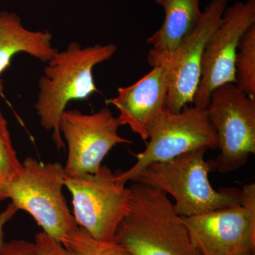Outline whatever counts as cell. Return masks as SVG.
I'll use <instances>...</instances> for the list:
<instances>
[{
    "mask_svg": "<svg viewBox=\"0 0 255 255\" xmlns=\"http://www.w3.org/2000/svg\"><path fill=\"white\" fill-rule=\"evenodd\" d=\"M129 189L128 212L114 241L130 255H200L169 195L140 183L133 182Z\"/></svg>",
    "mask_w": 255,
    "mask_h": 255,
    "instance_id": "cell-1",
    "label": "cell"
},
{
    "mask_svg": "<svg viewBox=\"0 0 255 255\" xmlns=\"http://www.w3.org/2000/svg\"><path fill=\"white\" fill-rule=\"evenodd\" d=\"M117 47L114 43L82 47L73 41L48 62L38 81L35 105L41 127L52 132L58 150L65 148L60 131L62 114L69 102L87 100L99 92L94 80V68L111 59Z\"/></svg>",
    "mask_w": 255,
    "mask_h": 255,
    "instance_id": "cell-2",
    "label": "cell"
},
{
    "mask_svg": "<svg viewBox=\"0 0 255 255\" xmlns=\"http://www.w3.org/2000/svg\"><path fill=\"white\" fill-rule=\"evenodd\" d=\"M208 149L186 152L164 162L147 165L132 179L164 191L174 198L176 212L192 217L236 206L241 201V189L211 186L209 174L216 170L214 159L206 160Z\"/></svg>",
    "mask_w": 255,
    "mask_h": 255,
    "instance_id": "cell-3",
    "label": "cell"
},
{
    "mask_svg": "<svg viewBox=\"0 0 255 255\" xmlns=\"http://www.w3.org/2000/svg\"><path fill=\"white\" fill-rule=\"evenodd\" d=\"M22 171L10 185L7 199L28 213L55 241L78 226L63 194L65 174L59 162L44 164L28 157Z\"/></svg>",
    "mask_w": 255,
    "mask_h": 255,
    "instance_id": "cell-4",
    "label": "cell"
},
{
    "mask_svg": "<svg viewBox=\"0 0 255 255\" xmlns=\"http://www.w3.org/2000/svg\"><path fill=\"white\" fill-rule=\"evenodd\" d=\"M126 184L106 165L95 173L65 177L77 225L96 239L113 241L130 206V189Z\"/></svg>",
    "mask_w": 255,
    "mask_h": 255,
    "instance_id": "cell-5",
    "label": "cell"
},
{
    "mask_svg": "<svg viewBox=\"0 0 255 255\" xmlns=\"http://www.w3.org/2000/svg\"><path fill=\"white\" fill-rule=\"evenodd\" d=\"M145 150L136 155L137 161L125 172H118L125 184L140 171L155 162H164L186 152L206 148L219 149L217 134L207 109L186 107L179 113L166 110L153 124Z\"/></svg>",
    "mask_w": 255,
    "mask_h": 255,
    "instance_id": "cell-6",
    "label": "cell"
},
{
    "mask_svg": "<svg viewBox=\"0 0 255 255\" xmlns=\"http://www.w3.org/2000/svg\"><path fill=\"white\" fill-rule=\"evenodd\" d=\"M206 109L219 140L216 170H238L255 153V100L236 84H225L211 94Z\"/></svg>",
    "mask_w": 255,
    "mask_h": 255,
    "instance_id": "cell-7",
    "label": "cell"
},
{
    "mask_svg": "<svg viewBox=\"0 0 255 255\" xmlns=\"http://www.w3.org/2000/svg\"><path fill=\"white\" fill-rule=\"evenodd\" d=\"M183 218L200 255H249L255 253V184L241 189L236 206Z\"/></svg>",
    "mask_w": 255,
    "mask_h": 255,
    "instance_id": "cell-8",
    "label": "cell"
},
{
    "mask_svg": "<svg viewBox=\"0 0 255 255\" xmlns=\"http://www.w3.org/2000/svg\"><path fill=\"white\" fill-rule=\"evenodd\" d=\"M121 127L109 107L90 114L79 110H65L61 116L60 131L68 145L64 167L65 177L95 173L106 155L118 144L132 140L119 135Z\"/></svg>",
    "mask_w": 255,
    "mask_h": 255,
    "instance_id": "cell-9",
    "label": "cell"
},
{
    "mask_svg": "<svg viewBox=\"0 0 255 255\" xmlns=\"http://www.w3.org/2000/svg\"><path fill=\"white\" fill-rule=\"evenodd\" d=\"M254 24L255 0L238 1L225 10L221 22L204 49L200 82L193 101L195 107L207 108L215 89L225 84H236L238 46L242 37Z\"/></svg>",
    "mask_w": 255,
    "mask_h": 255,
    "instance_id": "cell-10",
    "label": "cell"
},
{
    "mask_svg": "<svg viewBox=\"0 0 255 255\" xmlns=\"http://www.w3.org/2000/svg\"><path fill=\"white\" fill-rule=\"evenodd\" d=\"M229 0H211L199 22L181 43L172 59L167 109L179 113L193 103L201 75L203 55L210 36L222 20Z\"/></svg>",
    "mask_w": 255,
    "mask_h": 255,
    "instance_id": "cell-11",
    "label": "cell"
},
{
    "mask_svg": "<svg viewBox=\"0 0 255 255\" xmlns=\"http://www.w3.org/2000/svg\"><path fill=\"white\" fill-rule=\"evenodd\" d=\"M172 59L154 67L150 73L128 87H119L118 95L107 104L119 110L120 126H128L144 141L153 124L167 109Z\"/></svg>",
    "mask_w": 255,
    "mask_h": 255,
    "instance_id": "cell-12",
    "label": "cell"
},
{
    "mask_svg": "<svg viewBox=\"0 0 255 255\" xmlns=\"http://www.w3.org/2000/svg\"><path fill=\"white\" fill-rule=\"evenodd\" d=\"M163 8L164 18L161 27L149 37L151 48L147 55L149 65L158 66L172 59L184 39L200 19V0H155Z\"/></svg>",
    "mask_w": 255,
    "mask_h": 255,
    "instance_id": "cell-13",
    "label": "cell"
},
{
    "mask_svg": "<svg viewBox=\"0 0 255 255\" xmlns=\"http://www.w3.org/2000/svg\"><path fill=\"white\" fill-rule=\"evenodd\" d=\"M53 35L48 30L31 31L24 27L17 14L0 13V75L9 68L11 58L18 53L30 55L43 63L58 52L52 44Z\"/></svg>",
    "mask_w": 255,
    "mask_h": 255,
    "instance_id": "cell-14",
    "label": "cell"
},
{
    "mask_svg": "<svg viewBox=\"0 0 255 255\" xmlns=\"http://www.w3.org/2000/svg\"><path fill=\"white\" fill-rule=\"evenodd\" d=\"M60 243L68 255H130L122 245L96 239L78 226L67 233Z\"/></svg>",
    "mask_w": 255,
    "mask_h": 255,
    "instance_id": "cell-15",
    "label": "cell"
},
{
    "mask_svg": "<svg viewBox=\"0 0 255 255\" xmlns=\"http://www.w3.org/2000/svg\"><path fill=\"white\" fill-rule=\"evenodd\" d=\"M235 67L236 85L255 100V24L242 37Z\"/></svg>",
    "mask_w": 255,
    "mask_h": 255,
    "instance_id": "cell-16",
    "label": "cell"
},
{
    "mask_svg": "<svg viewBox=\"0 0 255 255\" xmlns=\"http://www.w3.org/2000/svg\"><path fill=\"white\" fill-rule=\"evenodd\" d=\"M22 167L11 142L7 122L0 110V201L7 199L8 189Z\"/></svg>",
    "mask_w": 255,
    "mask_h": 255,
    "instance_id": "cell-17",
    "label": "cell"
},
{
    "mask_svg": "<svg viewBox=\"0 0 255 255\" xmlns=\"http://www.w3.org/2000/svg\"><path fill=\"white\" fill-rule=\"evenodd\" d=\"M35 255H68L63 245L44 231L35 236Z\"/></svg>",
    "mask_w": 255,
    "mask_h": 255,
    "instance_id": "cell-18",
    "label": "cell"
},
{
    "mask_svg": "<svg viewBox=\"0 0 255 255\" xmlns=\"http://www.w3.org/2000/svg\"><path fill=\"white\" fill-rule=\"evenodd\" d=\"M0 255H35L34 244L23 240L4 243Z\"/></svg>",
    "mask_w": 255,
    "mask_h": 255,
    "instance_id": "cell-19",
    "label": "cell"
},
{
    "mask_svg": "<svg viewBox=\"0 0 255 255\" xmlns=\"http://www.w3.org/2000/svg\"><path fill=\"white\" fill-rule=\"evenodd\" d=\"M18 211L17 207L13 203H11L6 209L0 213V251L4 244V227L6 223L9 222L10 220L16 215Z\"/></svg>",
    "mask_w": 255,
    "mask_h": 255,
    "instance_id": "cell-20",
    "label": "cell"
},
{
    "mask_svg": "<svg viewBox=\"0 0 255 255\" xmlns=\"http://www.w3.org/2000/svg\"><path fill=\"white\" fill-rule=\"evenodd\" d=\"M3 91V85L2 81H1V79H0V94Z\"/></svg>",
    "mask_w": 255,
    "mask_h": 255,
    "instance_id": "cell-21",
    "label": "cell"
},
{
    "mask_svg": "<svg viewBox=\"0 0 255 255\" xmlns=\"http://www.w3.org/2000/svg\"><path fill=\"white\" fill-rule=\"evenodd\" d=\"M249 255H255V253L254 254Z\"/></svg>",
    "mask_w": 255,
    "mask_h": 255,
    "instance_id": "cell-22",
    "label": "cell"
},
{
    "mask_svg": "<svg viewBox=\"0 0 255 255\" xmlns=\"http://www.w3.org/2000/svg\"><path fill=\"white\" fill-rule=\"evenodd\" d=\"M0 13H1V11H0Z\"/></svg>",
    "mask_w": 255,
    "mask_h": 255,
    "instance_id": "cell-23",
    "label": "cell"
}]
</instances>
